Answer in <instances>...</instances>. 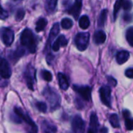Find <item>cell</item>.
Returning <instances> with one entry per match:
<instances>
[{"instance_id":"obj_32","label":"cell","mask_w":133,"mask_h":133,"mask_svg":"<svg viewBox=\"0 0 133 133\" xmlns=\"http://www.w3.org/2000/svg\"><path fill=\"white\" fill-rule=\"evenodd\" d=\"M8 16H9L8 12L0 5V19H5L8 18Z\"/></svg>"},{"instance_id":"obj_41","label":"cell","mask_w":133,"mask_h":133,"mask_svg":"<svg viewBox=\"0 0 133 133\" xmlns=\"http://www.w3.org/2000/svg\"><path fill=\"white\" fill-rule=\"evenodd\" d=\"M28 133H33V132H28Z\"/></svg>"},{"instance_id":"obj_30","label":"cell","mask_w":133,"mask_h":133,"mask_svg":"<svg viewBox=\"0 0 133 133\" xmlns=\"http://www.w3.org/2000/svg\"><path fill=\"white\" fill-rule=\"evenodd\" d=\"M125 128L127 130H129V131L133 130V118H125Z\"/></svg>"},{"instance_id":"obj_38","label":"cell","mask_w":133,"mask_h":133,"mask_svg":"<svg viewBox=\"0 0 133 133\" xmlns=\"http://www.w3.org/2000/svg\"><path fill=\"white\" fill-rule=\"evenodd\" d=\"M123 116L125 118H130V112L128 111V110H125L123 111Z\"/></svg>"},{"instance_id":"obj_18","label":"cell","mask_w":133,"mask_h":133,"mask_svg":"<svg viewBox=\"0 0 133 133\" xmlns=\"http://www.w3.org/2000/svg\"><path fill=\"white\" fill-rule=\"evenodd\" d=\"M59 30H60V27H59V23H55L51 30H50V34H49V37H48V44H49V42L51 43L52 41V40L59 33Z\"/></svg>"},{"instance_id":"obj_31","label":"cell","mask_w":133,"mask_h":133,"mask_svg":"<svg viewBox=\"0 0 133 133\" xmlns=\"http://www.w3.org/2000/svg\"><path fill=\"white\" fill-rule=\"evenodd\" d=\"M57 3H58V0H50L48 2V5L49 11L53 12L56 9Z\"/></svg>"},{"instance_id":"obj_26","label":"cell","mask_w":133,"mask_h":133,"mask_svg":"<svg viewBox=\"0 0 133 133\" xmlns=\"http://www.w3.org/2000/svg\"><path fill=\"white\" fill-rule=\"evenodd\" d=\"M122 2H123V0H116V2H115V6H114V12H113V14H114V19H115L117 18V15H118V13L119 9H121V7H122Z\"/></svg>"},{"instance_id":"obj_37","label":"cell","mask_w":133,"mask_h":133,"mask_svg":"<svg viewBox=\"0 0 133 133\" xmlns=\"http://www.w3.org/2000/svg\"><path fill=\"white\" fill-rule=\"evenodd\" d=\"M7 85H8V82L6 81V79L0 78V87H5Z\"/></svg>"},{"instance_id":"obj_23","label":"cell","mask_w":133,"mask_h":133,"mask_svg":"<svg viewBox=\"0 0 133 133\" xmlns=\"http://www.w3.org/2000/svg\"><path fill=\"white\" fill-rule=\"evenodd\" d=\"M73 25V22L71 19L69 18H64L62 19V22H61V26L63 29L65 30H69L70 29Z\"/></svg>"},{"instance_id":"obj_6","label":"cell","mask_w":133,"mask_h":133,"mask_svg":"<svg viewBox=\"0 0 133 133\" xmlns=\"http://www.w3.org/2000/svg\"><path fill=\"white\" fill-rule=\"evenodd\" d=\"M0 37L3 44L9 47L12 44L14 41V33L10 28L2 27L0 29Z\"/></svg>"},{"instance_id":"obj_35","label":"cell","mask_w":133,"mask_h":133,"mask_svg":"<svg viewBox=\"0 0 133 133\" xmlns=\"http://www.w3.org/2000/svg\"><path fill=\"white\" fill-rule=\"evenodd\" d=\"M125 76L128 78L133 79V68H129L125 71Z\"/></svg>"},{"instance_id":"obj_40","label":"cell","mask_w":133,"mask_h":133,"mask_svg":"<svg viewBox=\"0 0 133 133\" xmlns=\"http://www.w3.org/2000/svg\"><path fill=\"white\" fill-rule=\"evenodd\" d=\"M14 1H20V0H14Z\"/></svg>"},{"instance_id":"obj_17","label":"cell","mask_w":133,"mask_h":133,"mask_svg":"<svg viewBox=\"0 0 133 133\" xmlns=\"http://www.w3.org/2000/svg\"><path fill=\"white\" fill-rule=\"evenodd\" d=\"M58 84L59 87L62 90H66L69 87V83L68 81L67 77L65 76V75H64L62 72H59L58 74Z\"/></svg>"},{"instance_id":"obj_3","label":"cell","mask_w":133,"mask_h":133,"mask_svg":"<svg viewBox=\"0 0 133 133\" xmlns=\"http://www.w3.org/2000/svg\"><path fill=\"white\" fill-rule=\"evenodd\" d=\"M17 115L18 117L20 118V120L22 122H26L31 129V132L33 133H37L38 132V129L37 125L34 123V122L31 119V118L28 115V114L26 112H25L22 108H18V107H15L14 108V111H13Z\"/></svg>"},{"instance_id":"obj_28","label":"cell","mask_w":133,"mask_h":133,"mask_svg":"<svg viewBox=\"0 0 133 133\" xmlns=\"http://www.w3.org/2000/svg\"><path fill=\"white\" fill-rule=\"evenodd\" d=\"M41 76L47 82H51L52 80V74L48 70H42L41 71Z\"/></svg>"},{"instance_id":"obj_14","label":"cell","mask_w":133,"mask_h":133,"mask_svg":"<svg viewBox=\"0 0 133 133\" xmlns=\"http://www.w3.org/2000/svg\"><path fill=\"white\" fill-rule=\"evenodd\" d=\"M67 44H68V40L65 38V37L64 35H60L56 39V41L53 43L51 48H52L53 51H59L61 47H65L67 45Z\"/></svg>"},{"instance_id":"obj_8","label":"cell","mask_w":133,"mask_h":133,"mask_svg":"<svg viewBox=\"0 0 133 133\" xmlns=\"http://www.w3.org/2000/svg\"><path fill=\"white\" fill-rule=\"evenodd\" d=\"M74 91L78 94L84 101H89L91 98V88L88 86H73Z\"/></svg>"},{"instance_id":"obj_12","label":"cell","mask_w":133,"mask_h":133,"mask_svg":"<svg viewBox=\"0 0 133 133\" xmlns=\"http://www.w3.org/2000/svg\"><path fill=\"white\" fill-rule=\"evenodd\" d=\"M99 127L98 118L94 112H92L90 118V128L88 129V133H97Z\"/></svg>"},{"instance_id":"obj_22","label":"cell","mask_w":133,"mask_h":133,"mask_svg":"<svg viewBox=\"0 0 133 133\" xmlns=\"http://www.w3.org/2000/svg\"><path fill=\"white\" fill-rule=\"evenodd\" d=\"M107 16H108V10L107 9H103L100 14L99 19H98V26H103L106 22V19H107Z\"/></svg>"},{"instance_id":"obj_10","label":"cell","mask_w":133,"mask_h":133,"mask_svg":"<svg viewBox=\"0 0 133 133\" xmlns=\"http://www.w3.org/2000/svg\"><path fill=\"white\" fill-rule=\"evenodd\" d=\"M73 133H84L85 122L79 115H76L72 122Z\"/></svg>"},{"instance_id":"obj_5","label":"cell","mask_w":133,"mask_h":133,"mask_svg":"<svg viewBox=\"0 0 133 133\" xmlns=\"http://www.w3.org/2000/svg\"><path fill=\"white\" fill-rule=\"evenodd\" d=\"M24 78H25L27 87L30 90H34V84L36 82V70L31 64H29L26 66V70L24 72Z\"/></svg>"},{"instance_id":"obj_33","label":"cell","mask_w":133,"mask_h":133,"mask_svg":"<svg viewBox=\"0 0 133 133\" xmlns=\"http://www.w3.org/2000/svg\"><path fill=\"white\" fill-rule=\"evenodd\" d=\"M10 118H11V120L13 122H15V123H21L22 122V121L20 120V118L18 117V115L13 111V113L12 114H11V115H10Z\"/></svg>"},{"instance_id":"obj_4","label":"cell","mask_w":133,"mask_h":133,"mask_svg":"<svg viewBox=\"0 0 133 133\" xmlns=\"http://www.w3.org/2000/svg\"><path fill=\"white\" fill-rule=\"evenodd\" d=\"M75 44L76 48L79 51H85L90 41V34L87 32H82L76 34L75 37Z\"/></svg>"},{"instance_id":"obj_19","label":"cell","mask_w":133,"mask_h":133,"mask_svg":"<svg viewBox=\"0 0 133 133\" xmlns=\"http://www.w3.org/2000/svg\"><path fill=\"white\" fill-rule=\"evenodd\" d=\"M90 19L87 16L84 15L82 16L79 19V25L80 26V28H82L83 30H86L90 26Z\"/></svg>"},{"instance_id":"obj_20","label":"cell","mask_w":133,"mask_h":133,"mask_svg":"<svg viewBox=\"0 0 133 133\" xmlns=\"http://www.w3.org/2000/svg\"><path fill=\"white\" fill-rule=\"evenodd\" d=\"M48 24V21L45 18H40L37 23H36V31L37 32H41L47 26Z\"/></svg>"},{"instance_id":"obj_11","label":"cell","mask_w":133,"mask_h":133,"mask_svg":"<svg viewBox=\"0 0 133 133\" xmlns=\"http://www.w3.org/2000/svg\"><path fill=\"white\" fill-rule=\"evenodd\" d=\"M82 5L83 0H76L72 6L69 10V13L71 14L76 19H77L79 16V13L82 9Z\"/></svg>"},{"instance_id":"obj_16","label":"cell","mask_w":133,"mask_h":133,"mask_svg":"<svg viewBox=\"0 0 133 133\" xmlns=\"http://www.w3.org/2000/svg\"><path fill=\"white\" fill-rule=\"evenodd\" d=\"M129 56H130V53L129 51H125V50L120 51L116 55V61L119 65L124 64L129 60Z\"/></svg>"},{"instance_id":"obj_13","label":"cell","mask_w":133,"mask_h":133,"mask_svg":"<svg viewBox=\"0 0 133 133\" xmlns=\"http://www.w3.org/2000/svg\"><path fill=\"white\" fill-rule=\"evenodd\" d=\"M41 129L43 133H56L57 127L51 122L44 120L41 122Z\"/></svg>"},{"instance_id":"obj_27","label":"cell","mask_w":133,"mask_h":133,"mask_svg":"<svg viewBox=\"0 0 133 133\" xmlns=\"http://www.w3.org/2000/svg\"><path fill=\"white\" fill-rule=\"evenodd\" d=\"M122 6L125 11H129L132 9V2L131 0H123Z\"/></svg>"},{"instance_id":"obj_29","label":"cell","mask_w":133,"mask_h":133,"mask_svg":"<svg viewBox=\"0 0 133 133\" xmlns=\"http://www.w3.org/2000/svg\"><path fill=\"white\" fill-rule=\"evenodd\" d=\"M25 16V10L23 9H19L16 13V16H15V18H16V21H20L23 19Z\"/></svg>"},{"instance_id":"obj_15","label":"cell","mask_w":133,"mask_h":133,"mask_svg":"<svg viewBox=\"0 0 133 133\" xmlns=\"http://www.w3.org/2000/svg\"><path fill=\"white\" fill-rule=\"evenodd\" d=\"M106 38H107V36H106V34L104 31L97 30L94 33L93 40L96 44H104L105 42Z\"/></svg>"},{"instance_id":"obj_2","label":"cell","mask_w":133,"mask_h":133,"mask_svg":"<svg viewBox=\"0 0 133 133\" xmlns=\"http://www.w3.org/2000/svg\"><path fill=\"white\" fill-rule=\"evenodd\" d=\"M43 94L49 103L51 111H55L59 108L61 98L59 94L56 92L55 89L51 87H46L43 91Z\"/></svg>"},{"instance_id":"obj_24","label":"cell","mask_w":133,"mask_h":133,"mask_svg":"<svg viewBox=\"0 0 133 133\" xmlns=\"http://www.w3.org/2000/svg\"><path fill=\"white\" fill-rule=\"evenodd\" d=\"M125 37H126V40H127L128 43L129 44V45L133 47V26L129 27L126 30Z\"/></svg>"},{"instance_id":"obj_7","label":"cell","mask_w":133,"mask_h":133,"mask_svg":"<svg viewBox=\"0 0 133 133\" xmlns=\"http://www.w3.org/2000/svg\"><path fill=\"white\" fill-rule=\"evenodd\" d=\"M100 93V97L101 100V102L107 107L111 108V90L110 87L108 86H103L100 88L99 90Z\"/></svg>"},{"instance_id":"obj_9","label":"cell","mask_w":133,"mask_h":133,"mask_svg":"<svg viewBox=\"0 0 133 133\" xmlns=\"http://www.w3.org/2000/svg\"><path fill=\"white\" fill-rule=\"evenodd\" d=\"M12 74V70L9 62L0 56V78L8 79Z\"/></svg>"},{"instance_id":"obj_34","label":"cell","mask_w":133,"mask_h":133,"mask_svg":"<svg viewBox=\"0 0 133 133\" xmlns=\"http://www.w3.org/2000/svg\"><path fill=\"white\" fill-rule=\"evenodd\" d=\"M123 19L127 23H130L133 20V15L129 12H126L123 16Z\"/></svg>"},{"instance_id":"obj_36","label":"cell","mask_w":133,"mask_h":133,"mask_svg":"<svg viewBox=\"0 0 133 133\" xmlns=\"http://www.w3.org/2000/svg\"><path fill=\"white\" fill-rule=\"evenodd\" d=\"M108 80L110 85H111V86H113V87H115V86L117 85V81H116V79H114L113 77L108 76Z\"/></svg>"},{"instance_id":"obj_1","label":"cell","mask_w":133,"mask_h":133,"mask_svg":"<svg viewBox=\"0 0 133 133\" xmlns=\"http://www.w3.org/2000/svg\"><path fill=\"white\" fill-rule=\"evenodd\" d=\"M20 43L23 47L26 48L30 53H35L37 48L36 39L31 30L28 28L23 30L20 35Z\"/></svg>"},{"instance_id":"obj_25","label":"cell","mask_w":133,"mask_h":133,"mask_svg":"<svg viewBox=\"0 0 133 133\" xmlns=\"http://www.w3.org/2000/svg\"><path fill=\"white\" fill-rule=\"evenodd\" d=\"M35 106L37 108V110L42 113H46L47 112V109H48V106L46 104V103L43 102V101H37L35 103Z\"/></svg>"},{"instance_id":"obj_21","label":"cell","mask_w":133,"mask_h":133,"mask_svg":"<svg viewBox=\"0 0 133 133\" xmlns=\"http://www.w3.org/2000/svg\"><path fill=\"white\" fill-rule=\"evenodd\" d=\"M109 121L111 125L114 128H119L120 127V122H119V118L118 115L116 114H112L109 117Z\"/></svg>"},{"instance_id":"obj_39","label":"cell","mask_w":133,"mask_h":133,"mask_svg":"<svg viewBox=\"0 0 133 133\" xmlns=\"http://www.w3.org/2000/svg\"><path fill=\"white\" fill-rule=\"evenodd\" d=\"M108 129L107 128H103L101 129V133H108Z\"/></svg>"}]
</instances>
